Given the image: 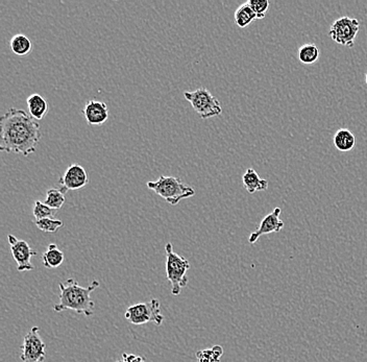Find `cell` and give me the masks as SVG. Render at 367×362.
<instances>
[{"instance_id":"obj_1","label":"cell","mask_w":367,"mask_h":362,"mask_svg":"<svg viewBox=\"0 0 367 362\" xmlns=\"http://www.w3.org/2000/svg\"><path fill=\"white\" fill-rule=\"evenodd\" d=\"M41 140L39 123L29 113L10 108L0 118V150L27 157Z\"/></svg>"},{"instance_id":"obj_2","label":"cell","mask_w":367,"mask_h":362,"mask_svg":"<svg viewBox=\"0 0 367 362\" xmlns=\"http://www.w3.org/2000/svg\"><path fill=\"white\" fill-rule=\"evenodd\" d=\"M100 286V282L94 280L88 288H81L77 280H66L58 284L60 288V301L54 305V313H63L65 310H73L79 315L92 317L94 313V302L91 294Z\"/></svg>"},{"instance_id":"obj_3","label":"cell","mask_w":367,"mask_h":362,"mask_svg":"<svg viewBox=\"0 0 367 362\" xmlns=\"http://www.w3.org/2000/svg\"><path fill=\"white\" fill-rule=\"evenodd\" d=\"M148 187L173 206L195 194V190L186 185L179 178L166 175H161L157 181L148 182Z\"/></svg>"},{"instance_id":"obj_4","label":"cell","mask_w":367,"mask_h":362,"mask_svg":"<svg viewBox=\"0 0 367 362\" xmlns=\"http://www.w3.org/2000/svg\"><path fill=\"white\" fill-rule=\"evenodd\" d=\"M166 252V278L171 284V294L179 296L188 284L187 272L190 269V263L185 257L177 254L171 242L165 246Z\"/></svg>"},{"instance_id":"obj_5","label":"cell","mask_w":367,"mask_h":362,"mask_svg":"<svg viewBox=\"0 0 367 362\" xmlns=\"http://www.w3.org/2000/svg\"><path fill=\"white\" fill-rule=\"evenodd\" d=\"M184 96L201 119L221 115L222 108L219 100L205 88H199L194 91H185Z\"/></svg>"},{"instance_id":"obj_6","label":"cell","mask_w":367,"mask_h":362,"mask_svg":"<svg viewBox=\"0 0 367 362\" xmlns=\"http://www.w3.org/2000/svg\"><path fill=\"white\" fill-rule=\"evenodd\" d=\"M125 317L130 323L136 326L146 325L148 323L161 326L164 322V317L161 313L160 301L157 299L130 306L125 311Z\"/></svg>"},{"instance_id":"obj_7","label":"cell","mask_w":367,"mask_h":362,"mask_svg":"<svg viewBox=\"0 0 367 362\" xmlns=\"http://www.w3.org/2000/svg\"><path fill=\"white\" fill-rule=\"evenodd\" d=\"M359 20L349 16H343L333 22L329 35L337 44L352 48L355 45L356 37L359 33Z\"/></svg>"},{"instance_id":"obj_8","label":"cell","mask_w":367,"mask_h":362,"mask_svg":"<svg viewBox=\"0 0 367 362\" xmlns=\"http://www.w3.org/2000/svg\"><path fill=\"white\" fill-rule=\"evenodd\" d=\"M45 344L40 336V328L33 327L23 338L21 361L23 362H43L46 359Z\"/></svg>"},{"instance_id":"obj_9","label":"cell","mask_w":367,"mask_h":362,"mask_svg":"<svg viewBox=\"0 0 367 362\" xmlns=\"http://www.w3.org/2000/svg\"><path fill=\"white\" fill-rule=\"evenodd\" d=\"M8 240L18 272L33 271L35 267L31 265V260L37 255V252H35L25 240L18 239L14 235H8Z\"/></svg>"},{"instance_id":"obj_10","label":"cell","mask_w":367,"mask_h":362,"mask_svg":"<svg viewBox=\"0 0 367 362\" xmlns=\"http://www.w3.org/2000/svg\"><path fill=\"white\" fill-rule=\"evenodd\" d=\"M89 182L87 171L81 165L72 164L66 169L63 177L58 180L63 192L79 190L85 187Z\"/></svg>"},{"instance_id":"obj_11","label":"cell","mask_w":367,"mask_h":362,"mask_svg":"<svg viewBox=\"0 0 367 362\" xmlns=\"http://www.w3.org/2000/svg\"><path fill=\"white\" fill-rule=\"evenodd\" d=\"M281 212H282L281 208H276L272 213L266 215L260 223L259 228L249 236V244H256L257 240L265 234L279 233L284 228V221L280 219Z\"/></svg>"},{"instance_id":"obj_12","label":"cell","mask_w":367,"mask_h":362,"mask_svg":"<svg viewBox=\"0 0 367 362\" xmlns=\"http://www.w3.org/2000/svg\"><path fill=\"white\" fill-rule=\"evenodd\" d=\"M83 115L89 125H102L109 119L110 111L106 102L100 100H88Z\"/></svg>"},{"instance_id":"obj_13","label":"cell","mask_w":367,"mask_h":362,"mask_svg":"<svg viewBox=\"0 0 367 362\" xmlns=\"http://www.w3.org/2000/svg\"><path fill=\"white\" fill-rule=\"evenodd\" d=\"M243 186L249 194H256L257 191H265L268 189L266 180L261 179L257 171L253 168H247L242 177Z\"/></svg>"},{"instance_id":"obj_14","label":"cell","mask_w":367,"mask_h":362,"mask_svg":"<svg viewBox=\"0 0 367 362\" xmlns=\"http://www.w3.org/2000/svg\"><path fill=\"white\" fill-rule=\"evenodd\" d=\"M26 102L29 106V115L36 120H42L47 114L49 107L45 98L40 94H31L27 98Z\"/></svg>"},{"instance_id":"obj_15","label":"cell","mask_w":367,"mask_h":362,"mask_svg":"<svg viewBox=\"0 0 367 362\" xmlns=\"http://www.w3.org/2000/svg\"><path fill=\"white\" fill-rule=\"evenodd\" d=\"M333 142L339 152H347L355 148L356 137L350 129H341L335 133Z\"/></svg>"},{"instance_id":"obj_16","label":"cell","mask_w":367,"mask_h":362,"mask_svg":"<svg viewBox=\"0 0 367 362\" xmlns=\"http://www.w3.org/2000/svg\"><path fill=\"white\" fill-rule=\"evenodd\" d=\"M42 260L46 269H56L64 262V253L58 248L56 244H49L47 250L42 256Z\"/></svg>"},{"instance_id":"obj_17","label":"cell","mask_w":367,"mask_h":362,"mask_svg":"<svg viewBox=\"0 0 367 362\" xmlns=\"http://www.w3.org/2000/svg\"><path fill=\"white\" fill-rule=\"evenodd\" d=\"M257 19L255 12L253 8L249 6V2L241 4L236 12H235V23L238 25L240 29H244V27L249 26L251 23Z\"/></svg>"},{"instance_id":"obj_18","label":"cell","mask_w":367,"mask_h":362,"mask_svg":"<svg viewBox=\"0 0 367 362\" xmlns=\"http://www.w3.org/2000/svg\"><path fill=\"white\" fill-rule=\"evenodd\" d=\"M10 45L12 52L19 56H26L33 49V44H31V40L22 33L15 35L10 40Z\"/></svg>"},{"instance_id":"obj_19","label":"cell","mask_w":367,"mask_h":362,"mask_svg":"<svg viewBox=\"0 0 367 362\" xmlns=\"http://www.w3.org/2000/svg\"><path fill=\"white\" fill-rule=\"evenodd\" d=\"M320 50L315 44H305L299 49V60L303 64H313L320 58Z\"/></svg>"},{"instance_id":"obj_20","label":"cell","mask_w":367,"mask_h":362,"mask_svg":"<svg viewBox=\"0 0 367 362\" xmlns=\"http://www.w3.org/2000/svg\"><path fill=\"white\" fill-rule=\"evenodd\" d=\"M44 204L47 205L48 207L54 209V210H58L65 204L64 192L61 189H56V188L48 189L46 191V198L44 200Z\"/></svg>"},{"instance_id":"obj_21","label":"cell","mask_w":367,"mask_h":362,"mask_svg":"<svg viewBox=\"0 0 367 362\" xmlns=\"http://www.w3.org/2000/svg\"><path fill=\"white\" fill-rule=\"evenodd\" d=\"M224 355V349L220 346H214L212 349L198 351L196 359L198 362H220Z\"/></svg>"},{"instance_id":"obj_22","label":"cell","mask_w":367,"mask_h":362,"mask_svg":"<svg viewBox=\"0 0 367 362\" xmlns=\"http://www.w3.org/2000/svg\"><path fill=\"white\" fill-rule=\"evenodd\" d=\"M35 223L38 229L45 233H56L64 225L60 219H40V221H36Z\"/></svg>"},{"instance_id":"obj_23","label":"cell","mask_w":367,"mask_h":362,"mask_svg":"<svg viewBox=\"0 0 367 362\" xmlns=\"http://www.w3.org/2000/svg\"><path fill=\"white\" fill-rule=\"evenodd\" d=\"M56 211L48 207L47 205L44 204V203L40 202V200H36L35 204H33V213L36 221L52 219L56 215Z\"/></svg>"},{"instance_id":"obj_24","label":"cell","mask_w":367,"mask_h":362,"mask_svg":"<svg viewBox=\"0 0 367 362\" xmlns=\"http://www.w3.org/2000/svg\"><path fill=\"white\" fill-rule=\"evenodd\" d=\"M255 12L257 19H263L270 8V1L268 0H249L247 1Z\"/></svg>"},{"instance_id":"obj_25","label":"cell","mask_w":367,"mask_h":362,"mask_svg":"<svg viewBox=\"0 0 367 362\" xmlns=\"http://www.w3.org/2000/svg\"><path fill=\"white\" fill-rule=\"evenodd\" d=\"M116 362H146V359L142 356H138V355L123 353V359Z\"/></svg>"},{"instance_id":"obj_26","label":"cell","mask_w":367,"mask_h":362,"mask_svg":"<svg viewBox=\"0 0 367 362\" xmlns=\"http://www.w3.org/2000/svg\"><path fill=\"white\" fill-rule=\"evenodd\" d=\"M366 85H367V72H366Z\"/></svg>"}]
</instances>
